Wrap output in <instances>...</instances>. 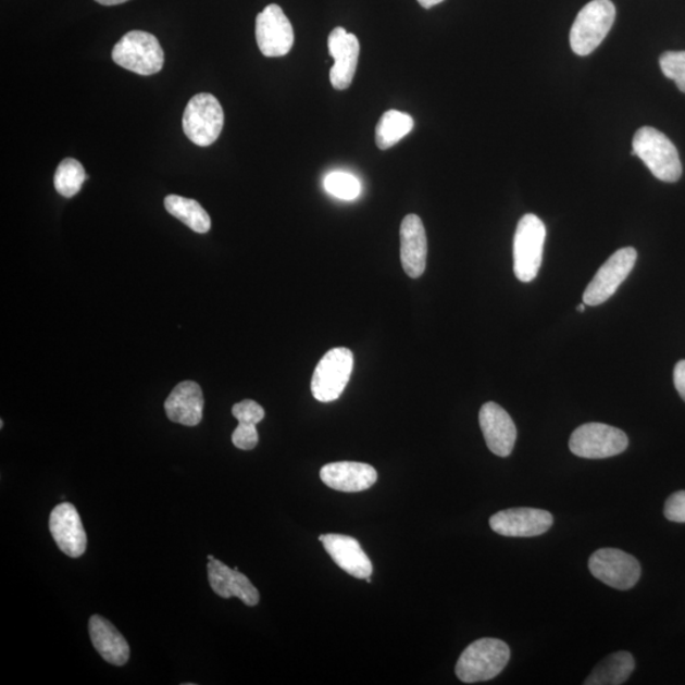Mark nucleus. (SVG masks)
I'll use <instances>...</instances> for the list:
<instances>
[{"mask_svg":"<svg viewBox=\"0 0 685 685\" xmlns=\"http://www.w3.org/2000/svg\"><path fill=\"white\" fill-rule=\"evenodd\" d=\"M256 37L259 50L266 58L285 57L291 51L295 35L291 22L282 8L270 4L257 15Z\"/></svg>","mask_w":685,"mask_h":685,"instance_id":"9b49d317","label":"nucleus"},{"mask_svg":"<svg viewBox=\"0 0 685 685\" xmlns=\"http://www.w3.org/2000/svg\"><path fill=\"white\" fill-rule=\"evenodd\" d=\"M478 422L486 445L494 454L508 457L513 452L516 426L505 409L497 402H486L479 410Z\"/></svg>","mask_w":685,"mask_h":685,"instance_id":"2eb2a0df","label":"nucleus"},{"mask_svg":"<svg viewBox=\"0 0 685 685\" xmlns=\"http://www.w3.org/2000/svg\"><path fill=\"white\" fill-rule=\"evenodd\" d=\"M546 226L543 220L527 213L518 223L514 235V274L521 282L537 277L543 264Z\"/></svg>","mask_w":685,"mask_h":685,"instance_id":"39448f33","label":"nucleus"},{"mask_svg":"<svg viewBox=\"0 0 685 685\" xmlns=\"http://www.w3.org/2000/svg\"><path fill=\"white\" fill-rule=\"evenodd\" d=\"M615 20L611 0H593L576 15L570 30L571 49L578 57H588L603 42Z\"/></svg>","mask_w":685,"mask_h":685,"instance_id":"7ed1b4c3","label":"nucleus"},{"mask_svg":"<svg viewBox=\"0 0 685 685\" xmlns=\"http://www.w3.org/2000/svg\"><path fill=\"white\" fill-rule=\"evenodd\" d=\"M324 187L332 196L339 200L352 201L362 192L360 180L346 172H333L324 179Z\"/></svg>","mask_w":685,"mask_h":685,"instance_id":"a878e982","label":"nucleus"},{"mask_svg":"<svg viewBox=\"0 0 685 685\" xmlns=\"http://www.w3.org/2000/svg\"><path fill=\"white\" fill-rule=\"evenodd\" d=\"M509 646L498 638H479L463 650L456 664V675L463 683L494 680L508 665Z\"/></svg>","mask_w":685,"mask_h":685,"instance_id":"f03ea898","label":"nucleus"},{"mask_svg":"<svg viewBox=\"0 0 685 685\" xmlns=\"http://www.w3.org/2000/svg\"><path fill=\"white\" fill-rule=\"evenodd\" d=\"M631 154L642 159L655 177L662 182L674 183L682 177L680 152L669 137L657 128H639L632 141Z\"/></svg>","mask_w":685,"mask_h":685,"instance_id":"f257e3e1","label":"nucleus"},{"mask_svg":"<svg viewBox=\"0 0 685 685\" xmlns=\"http://www.w3.org/2000/svg\"><path fill=\"white\" fill-rule=\"evenodd\" d=\"M88 627L91 644L98 653L112 665H125L129 659V646L121 632L98 614L90 616Z\"/></svg>","mask_w":685,"mask_h":685,"instance_id":"412c9836","label":"nucleus"},{"mask_svg":"<svg viewBox=\"0 0 685 685\" xmlns=\"http://www.w3.org/2000/svg\"><path fill=\"white\" fill-rule=\"evenodd\" d=\"M329 53L334 60L331 68V83L335 89L345 90L352 84L360 59V41L353 34H348L342 27L332 30L329 40Z\"/></svg>","mask_w":685,"mask_h":685,"instance_id":"4468645a","label":"nucleus"},{"mask_svg":"<svg viewBox=\"0 0 685 685\" xmlns=\"http://www.w3.org/2000/svg\"><path fill=\"white\" fill-rule=\"evenodd\" d=\"M414 128V120L409 113L387 111L381 116L376 126V145L381 150H387L403 139Z\"/></svg>","mask_w":685,"mask_h":685,"instance_id":"b1692460","label":"nucleus"},{"mask_svg":"<svg viewBox=\"0 0 685 685\" xmlns=\"http://www.w3.org/2000/svg\"><path fill=\"white\" fill-rule=\"evenodd\" d=\"M224 110L216 97L209 94L195 96L183 114V129L198 147H210L219 139L224 127Z\"/></svg>","mask_w":685,"mask_h":685,"instance_id":"6e6552de","label":"nucleus"},{"mask_svg":"<svg viewBox=\"0 0 685 685\" xmlns=\"http://www.w3.org/2000/svg\"><path fill=\"white\" fill-rule=\"evenodd\" d=\"M637 261V251L634 248H622L600 266L596 276L586 287L583 301L588 307H598L611 299L616 289L630 276Z\"/></svg>","mask_w":685,"mask_h":685,"instance_id":"1a4fd4ad","label":"nucleus"},{"mask_svg":"<svg viewBox=\"0 0 685 685\" xmlns=\"http://www.w3.org/2000/svg\"><path fill=\"white\" fill-rule=\"evenodd\" d=\"M570 451L582 459H608L626 451L628 437L614 426L601 423H588L578 426L571 434Z\"/></svg>","mask_w":685,"mask_h":685,"instance_id":"0eeeda50","label":"nucleus"},{"mask_svg":"<svg viewBox=\"0 0 685 685\" xmlns=\"http://www.w3.org/2000/svg\"><path fill=\"white\" fill-rule=\"evenodd\" d=\"M664 514L670 522L685 523V491L670 495L665 502Z\"/></svg>","mask_w":685,"mask_h":685,"instance_id":"c756f323","label":"nucleus"},{"mask_svg":"<svg viewBox=\"0 0 685 685\" xmlns=\"http://www.w3.org/2000/svg\"><path fill=\"white\" fill-rule=\"evenodd\" d=\"M589 570L598 581L619 590L634 588L642 576L637 559L616 548H600L594 552L589 559Z\"/></svg>","mask_w":685,"mask_h":685,"instance_id":"9d476101","label":"nucleus"},{"mask_svg":"<svg viewBox=\"0 0 685 685\" xmlns=\"http://www.w3.org/2000/svg\"><path fill=\"white\" fill-rule=\"evenodd\" d=\"M319 539L333 561L346 573L357 578H364V581L371 577L372 562L356 538L331 533V535L320 536Z\"/></svg>","mask_w":685,"mask_h":685,"instance_id":"6ab92c4d","label":"nucleus"},{"mask_svg":"<svg viewBox=\"0 0 685 685\" xmlns=\"http://www.w3.org/2000/svg\"><path fill=\"white\" fill-rule=\"evenodd\" d=\"M322 482L334 490L358 493L370 489L377 482V471L371 464L341 461L325 464L320 470Z\"/></svg>","mask_w":685,"mask_h":685,"instance_id":"a211bd4d","label":"nucleus"},{"mask_svg":"<svg viewBox=\"0 0 685 685\" xmlns=\"http://www.w3.org/2000/svg\"><path fill=\"white\" fill-rule=\"evenodd\" d=\"M49 528L60 550L68 558L78 559L87 550V533L78 510L71 502L52 509Z\"/></svg>","mask_w":685,"mask_h":685,"instance_id":"ddd939ff","label":"nucleus"},{"mask_svg":"<svg viewBox=\"0 0 685 685\" xmlns=\"http://www.w3.org/2000/svg\"><path fill=\"white\" fill-rule=\"evenodd\" d=\"M165 209L198 234L210 232L211 219L202 205L190 198L171 195L165 198Z\"/></svg>","mask_w":685,"mask_h":685,"instance_id":"5701e85b","label":"nucleus"},{"mask_svg":"<svg viewBox=\"0 0 685 685\" xmlns=\"http://www.w3.org/2000/svg\"><path fill=\"white\" fill-rule=\"evenodd\" d=\"M444 2V0H418V3L421 4L425 10H429V8L437 5Z\"/></svg>","mask_w":685,"mask_h":685,"instance_id":"2f4dec72","label":"nucleus"},{"mask_svg":"<svg viewBox=\"0 0 685 685\" xmlns=\"http://www.w3.org/2000/svg\"><path fill=\"white\" fill-rule=\"evenodd\" d=\"M112 59L129 72L152 75L162 71L164 51L154 35L132 30L114 45Z\"/></svg>","mask_w":685,"mask_h":685,"instance_id":"20e7f679","label":"nucleus"},{"mask_svg":"<svg viewBox=\"0 0 685 685\" xmlns=\"http://www.w3.org/2000/svg\"><path fill=\"white\" fill-rule=\"evenodd\" d=\"M233 415L239 423L257 425L264 419V409L254 400H242L233 407Z\"/></svg>","mask_w":685,"mask_h":685,"instance_id":"cd10ccee","label":"nucleus"},{"mask_svg":"<svg viewBox=\"0 0 685 685\" xmlns=\"http://www.w3.org/2000/svg\"><path fill=\"white\" fill-rule=\"evenodd\" d=\"M550 512L536 508H512L501 510L490 518V527L506 537H536L552 527Z\"/></svg>","mask_w":685,"mask_h":685,"instance_id":"f8f14e48","label":"nucleus"},{"mask_svg":"<svg viewBox=\"0 0 685 685\" xmlns=\"http://www.w3.org/2000/svg\"><path fill=\"white\" fill-rule=\"evenodd\" d=\"M635 670V659L627 651H619L609 655L603 661L594 668L591 674L586 677V685H620L628 680Z\"/></svg>","mask_w":685,"mask_h":685,"instance_id":"4be33fe9","label":"nucleus"},{"mask_svg":"<svg viewBox=\"0 0 685 685\" xmlns=\"http://www.w3.org/2000/svg\"><path fill=\"white\" fill-rule=\"evenodd\" d=\"M354 357L348 348H333L319 361L311 379V394L320 402L340 398L352 376Z\"/></svg>","mask_w":685,"mask_h":685,"instance_id":"423d86ee","label":"nucleus"},{"mask_svg":"<svg viewBox=\"0 0 685 685\" xmlns=\"http://www.w3.org/2000/svg\"><path fill=\"white\" fill-rule=\"evenodd\" d=\"M208 575L211 588L219 597L239 598L244 605L254 607L259 603V591L249 578L241 574L238 568L231 569L213 556H208Z\"/></svg>","mask_w":685,"mask_h":685,"instance_id":"dca6fc26","label":"nucleus"},{"mask_svg":"<svg viewBox=\"0 0 685 685\" xmlns=\"http://www.w3.org/2000/svg\"><path fill=\"white\" fill-rule=\"evenodd\" d=\"M204 399L202 388L194 381H183L167 396L164 408L170 421L186 426L201 423Z\"/></svg>","mask_w":685,"mask_h":685,"instance_id":"aec40b11","label":"nucleus"},{"mask_svg":"<svg viewBox=\"0 0 685 685\" xmlns=\"http://www.w3.org/2000/svg\"><path fill=\"white\" fill-rule=\"evenodd\" d=\"M96 2L102 5H119L128 2V0H96Z\"/></svg>","mask_w":685,"mask_h":685,"instance_id":"473e14b6","label":"nucleus"},{"mask_svg":"<svg viewBox=\"0 0 685 685\" xmlns=\"http://www.w3.org/2000/svg\"><path fill=\"white\" fill-rule=\"evenodd\" d=\"M674 385L681 398L685 401V361L676 363L674 369Z\"/></svg>","mask_w":685,"mask_h":685,"instance_id":"7c9ffc66","label":"nucleus"},{"mask_svg":"<svg viewBox=\"0 0 685 685\" xmlns=\"http://www.w3.org/2000/svg\"><path fill=\"white\" fill-rule=\"evenodd\" d=\"M661 72L685 94V51H668L659 60Z\"/></svg>","mask_w":685,"mask_h":685,"instance_id":"bb28decb","label":"nucleus"},{"mask_svg":"<svg viewBox=\"0 0 685 685\" xmlns=\"http://www.w3.org/2000/svg\"><path fill=\"white\" fill-rule=\"evenodd\" d=\"M428 240L423 221L414 213L406 216L400 226V259L410 278H419L425 272Z\"/></svg>","mask_w":685,"mask_h":685,"instance_id":"f3484780","label":"nucleus"},{"mask_svg":"<svg viewBox=\"0 0 685 685\" xmlns=\"http://www.w3.org/2000/svg\"><path fill=\"white\" fill-rule=\"evenodd\" d=\"M233 444L242 451L254 449L259 441L257 425L239 423L233 433Z\"/></svg>","mask_w":685,"mask_h":685,"instance_id":"c85d7f7f","label":"nucleus"},{"mask_svg":"<svg viewBox=\"0 0 685 685\" xmlns=\"http://www.w3.org/2000/svg\"><path fill=\"white\" fill-rule=\"evenodd\" d=\"M586 304L583 302L581 307L577 308L578 311L583 312L585 310Z\"/></svg>","mask_w":685,"mask_h":685,"instance_id":"72a5a7b5","label":"nucleus"},{"mask_svg":"<svg viewBox=\"0 0 685 685\" xmlns=\"http://www.w3.org/2000/svg\"><path fill=\"white\" fill-rule=\"evenodd\" d=\"M86 179V171L78 160L66 158L58 166L53 185L61 196L71 198L79 194Z\"/></svg>","mask_w":685,"mask_h":685,"instance_id":"393cba45","label":"nucleus"}]
</instances>
